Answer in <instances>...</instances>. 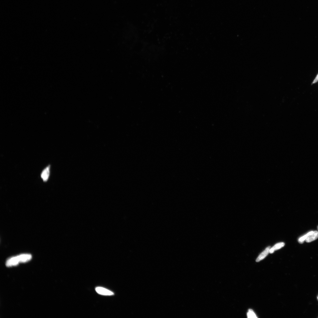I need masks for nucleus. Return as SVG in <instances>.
Instances as JSON below:
<instances>
[{
    "instance_id": "39448f33",
    "label": "nucleus",
    "mask_w": 318,
    "mask_h": 318,
    "mask_svg": "<svg viewBox=\"0 0 318 318\" xmlns=\"http://www.w3.org/2000/svg\"><path fill=\"white\" fill-rule=\"evenodd\" d=\"M318 238V231H313L311 234L309 235L305 241L306 242L309 243L317 239Z\"/></svg>"
},
{
    "instance_id": "9b49d317",
    "label": "nucleus",
    "mask_w": 318,
    "mask_h": 318,
    "mask_svg": "<svg viewBox=\"0 0 318 318\" xmlns=\"http://www.w3.org/2000/svg\"><path fill=\"white\" fill-rule=\"evenodd\" d=\"M317 229H318V226H317Z\"/></svg>"
},
{
    "instance_id": "423d86ee",
    "label": "nucleus",
    "mask_w": 318,
    "mask_h": 318,
    "mask_svg": "<svg viewBox=\"0 0 318 318\" xmlns=\"http://www.w3.org/2000/svg\"><path fill=\"white\" fill-rule=\"evenodd\" d=\"M270 246H268L265 249L264 251H263L260 255H259L256 260V262H259V261L262 260L266 257L268 254L269 253V251L270 249Z\"/></svg>"
},
{
    "instance_id": "f03ea898",
    "label": "nucleus",
    "mask_w": 318,
    "mask_h": 318,
    "mask_svg": "<svg viewBox=\"0 0 318 318\" xmlns=\"http://www.w3.org/2000/svg\"><path fill=\"white\" fill-rule=\"evenodd\" d=\"M95 291L97 293L101 295L110 296L114 295L112 292L102 287H97L96 288Z\"/></svg>"
},
{
    "instance_id": "6e6552de",
    "label": "nucleus",
    "mask_w": 318,
    "mask_h": 318,
    "mask_svg": "<svg viewBox=\"0 0 318 318\" xmlns=\"http://www.w3.org/2000/svg\"><path fill=\"white\" fill-rule=\"evenodd\" d=\"M313 232V231H310L307 234L304 235V236L301 237V238H299L298 240V241L299 243L300 244H302L306 240V239L307 238L308 236L310 234H311Z\"/></svg>"
},
{
    "instance_id": "7ed1b4c3",
    "label": "nucleus",
    "mask_w": 318,
    "mask_h": 318,
    "mask_svg": "<svg viewBox=\"0 0 318 318\" xmlns=\"http://www.w3.org/2000/svg\"><path fill=\"white\" fill-rule=\"evenodd\" d=\"M20 263L18 256L13 257L9 259L6 261V265L7 267H10L16 266Z\"/></svg>"
},
{
    "instance_id": "0eeeda50",
    "label": "nucleus",
    "mask_w": 318,
    "mask_h": 318,
    "mask_svg": "<svg viewBox=\"0 0 318 318\" xmlns=\"http://www.w3.org/2000/svg\"><path fill=\"white\" fill-rule=\"evenodd\" d=\"M285 244L283 242L279 243L276 244L273 247L270 248L269 253L270 254L273 253L275 251L279 250L285 246Z\"/></svg>"
},
{
    "instance_id": "f8f14e48",
    "label": "nucleus",
    "mask_w": 318,
    "mask_h": 318,
    "mask_svg": "<svg viewBox=\"0 0 318 318\" xmlns=\"http://www.w3.org/2000/svg\"></svg>"
},
{
    "instance_id": "9d476101",
    "label": "nucleus",
    "mask_w": 318,
    "mask_h": 318,
    "mask_svg": "<svg viewBox=\"0 0 318 318\" xmlns=\"http://www.w3.org/2000/svg\"><path fill=\"white\" fill-rule=\"evenodd\" d=\"M318 81V74L317 75V76H316V78L313 81V84H314L315 83L317 82Z\"/></svg>"
},
{
    "instance_id": "f257e3e1",
    "label": "nucleus",
    "mask_w": 318,
    "mask_h": 318,
    "mask_svg": "<svg viewBox=\"0 0 318 318\" xmlns=\"http://www.w3.org/2000/svg\"><path fill=\"white\" fill-rule=\"evenodd\" d=\"M50 165H49L48 166L43 169L40 174V177L44 182L48 181L50 175Z\"/></svg>"
},
{
    "instance_id": "20e7f679",
    "label": "nucleus",
    "mask_w": 318,
    "mask_h": 318,
    "mask_svg": "<svg viewBox=\"0 0 318 318\" xmlns=\"http://www.w3.org/2000/svg\"><path fill=\"white\" fill-rule=\"evenodd\" d=\"M20 263H24L31 260L32 256L28 254H24L18 256Z\"/></svg>"
},
{
    "instance_id": "1a4fd4ad",
    "label": "nucleus",
    "mask_w": 318,
    "mask_h": 318,
    "mask_svg": "<svg viewBox=\"0 0 318 318\" xmlns=\"http://www.w3.org/2000/svg\"><path fill=\"white\" fill-rule=\"evenodd\" d=\"M247 315L248 318H257L255 314L254 313L253 310L251 309L249 310V312L247 314Z\"/></svg>"
}]
</instances>
